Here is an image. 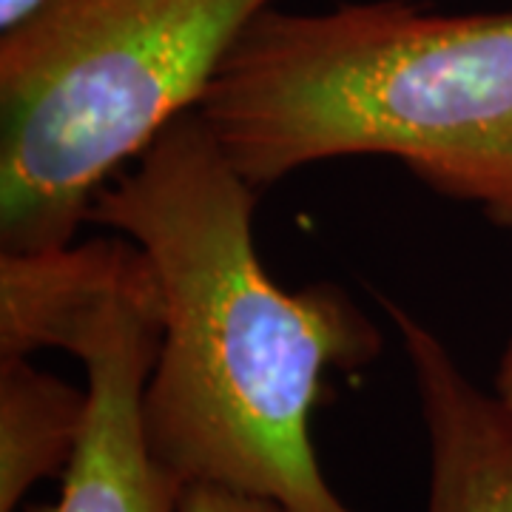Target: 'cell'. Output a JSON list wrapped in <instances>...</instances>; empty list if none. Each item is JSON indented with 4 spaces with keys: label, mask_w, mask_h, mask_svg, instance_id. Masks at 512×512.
Segmentation results:
<instances>
[{
    "label": "cell",
    "mask_w": 512,
    "mask_h": 512,
    "mask_svg": "<svg viewBox=\"0 0 512 512\" xmlns=\"http://www.w3.org/2000/svg\"><path fill=\"white\" fill-rule=\"evenodd\" d=\"M256 200L191 111L89 211L146 254L160 288L146 444L183 487L254 495L282 512H353L322 476L311 416L322 379L373 362L382 333L333 282L276 285L254 248Z\"/></svg>",
    "instance_id": "cell-1"
},
{
    "label": "cell",
    "mask_w": 512,
    "mask_h": 512,
    "mask_svg": "<svg viewBox=\"0 0 512 512\" xmlns=\"http://www.w3.org/2000/svg\"><path fill=\"white\" fill-rule=\"evenodd\" d=\"M197 111L256 191L322 160L382 154L512 231V12L271 6Z\"/></svg>",
    "instance_id": "cell-2"
},
{
    "label": "cell",
    "mask_w": 512,
    "mask_h": 512,
    "mask_svg": "<svg viewBox=\"0 0 512 512\" xmlns=\"http://www.w3.org/2000/svg\"><path fill=\"white\" fill-rule=\"evenodd\" d=\"M276 0H40L0 35V245L74 242L97 194L200 109Z\"/></svg>",
    "instance_id": "cell-3"
},
{
    "label": "cell",
    "mask_w": 512,
    "mask_h": 512,
    "mask_svg": "<svg viewBox=\"0 0 512 512\" xmlns=\"http://www.w3.org/2000/svg\"><path fill=\"white\" fill-rule=\"evenodd\" d=\"M160 339L157 279L114 293L77 328L69 353L86 367V430L55 504L26 512H180L185 487L157 464L143 433V390Z\"/></svg>",
    "instance_id": "cell-4"
},
{
    "label": "cell",
    "mask_w": 512,
    "mask_h": 512,
    "mask_svg": "<svg viewBox=\"0 0 512 512\" xmlns=\"http://www.w3.org/2000/svg\"><path fill=\"white\" fill-rule=\"evenodd\" d=\"M413 370L430 439L427 512H512V419L464 376L439 336L384 299Z\"/></svg>",
    "instance_id": "cell-5"
},
{
    "label": "cell",
    "mask_w": 512,
    "mask_h": 512,
    "mask_svg": "<svg viewBox=\"0 0 512 512\" xmlns=\"http://www.w3.org/2000/svg\"><path fill=\"white\" fill-rule=\"evenodd\" d=\"M154 279L146 254L126 237L0 254V359L69 350L77 328L114 293Z\"/></svg>",
    "instance_id": "cell-6"
},
{
    "label": "cell",
    "mask_w": 512,
    "mask_h": 512,
    "mask_svg": "<svg viewBox=\"0 0 512 512\" xmlns=\"http://www.w3.org/2000/svg\"><path fill=\"white\" fill-rule=\"evenodd\" d=\"M89 419V390L37 370L29 359H0V512L63 478Z\"/></svg>",
    "instance_id": "cell-7"
},
{
    "label": "cell",
    "mask_w": 512,
    "mask_h": 512,
    "mask_svg": "<svg viewBox=\"0 0 512 512\" xmlns=\"http://www.w3.org/2000/svg\"><path fill=\"white\" fill-rule=\"evenodd\" d=\"M180 512H282L274 501L254 498V495L222 490V487H205L191 484L185 487L180 498Z\"/></svg>",
    "instance_id": "cell-8"
},
{
    "label": "cell",
    "mask_w": 512,
    "mask_h": 512,
    "mask_svg": "<svg viewBox=\"0 0 512 512\" xmlns=\"http://www.w3.org/2000/svg\"><path fill=\"white\" fill-rule=\"evenodd\" d=\"M495 399L501 402V407L507 410V416L512 419V342L504 359H501V367H498V379H495Z\"/></svg>",
    "instance_id": "cell-9"
},
{
    "label": "cell",
    "mask_w": 512,
    "mask_h": 512,
    "mask_svg": "<svg viewBox=\"0 0 512 512\" xmlns=\"http://www.w3.org/2000/svg\"><path fill=\"white\" fill-rule=\"evenodd\" d=\"M40 0H0V32H6L9 26H15L23 20Z\"/></svg>",
    "instance_id": "cell-10"
}]
</instances>
